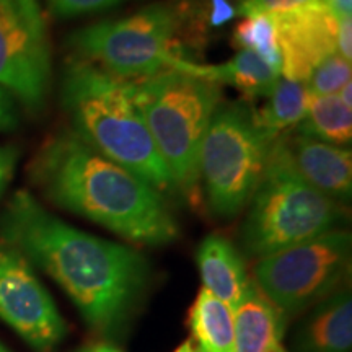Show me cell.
Masks as SVG:
<instances>
[{"label":"cell","mask_w":352,"mask_h":352,"mask_svg":"<svg viewBox=\"0 0 352 352\" xmlns=\"http://www.w3.org/2000/svg\"><path fill=\"white\" fill-rule=\"evenodd\" d=\"M0 241L50 274L103 336L124 329L151 283L142 253L69 226L26 191L0 214Z\"/></svg>","instance_id":"1"},{"label":"cell","mask_w":352,"mask_h":352,"mask_svg":"<svg viewBox=\"0 0 352 352\" xmlns=\"http://www.w3.org/2000/svg\"><path fill=\"white\" fill-rule=\"evenodd\" d=\"M32 179L57 208L132 243L164 246L178 239V223L165 195L94 151L72 131L44 142L32 164Z\"/></svg>","instance_id":"2"},{"label":"cell","mask_w":352,"mask_h":352,"mask_svg":"<svg viewBox=\"0 0 352 352\" xmlns=\"http://www.w3.org/2000/svg\"><path fill=\"white\" fill-rule=\"evenodd\" d=\"M60 100L78 139L162 195H173L171 176L134 100L132 80L77 57L64 69Z\"/></svg>","instance_id":"3"},{"label":"cell","mask_w":352,"mask_h":352,"mask_svg":"<svg viewBox=\"0 0 352 352\" xmlns=\"http://www.w3.org/2000/svg\"><path fill=\"white\" fill-rule=\"evenodd\" d=\"M132 91L175 192L192 201L199 189L201 147L222 103V85L168 67L132 80Z\"/></svg>","instance_id":"4"},{"label":"cell","mask_w":352,"mask_h":352,"mask_svg":"<svg viewBox=\"0 0 352 352\" xmlns=\"http://www.w3.org/2000/svg\"><path fill=\"white\" fill-rule=\"evenodd\" d=\"M240 245L250 258H266L341 228L346 210L290 168L279 144L271 145L266 171L248 202Z\"/></svg>","instance_id":"5"},{"label":"cell","mask_w":352,"mask_h":352,"mask_svg":"<svg viewBox=\"0 0 352 352\" xmlns=\"http://www.w3.org/2000/svg\"><path fill=\"white\" fill-rule=\"evenodd\" d=\"M274 139L259 127L254 109L240 101L219 104L199 153V182L214 217L230 220L246 209Z\"/></svg>","instance_id":"6"},{"label":"cell","mask_w":352,"mask_h":352,"mask_svg":"<svg viewBox=\"0 0 352 352\" xmlns=\"http://www.w3.org/2000/svg\"><path fill=\"white\" fill-rule=\"evenodd\" d=\"M183 21L176 3L157 2L122 19L83 26L69 44L78 59L122 80H140L182 59L175 47Z\"/></svg>","instance_id":"7"},{"label":"cell","mask_w":352,"mask_h":352,"mask_svg":"<svg viewBox=\"0 0 352 352\" xmlns=\"http://www.w3.org/2000/svg\"><path fill=\"white\" fill-rule=\"evenodd\" d=\"M351 253V233L338 228L258 259L253 283L284 318L303 314L344 287Z\"/></svg>","instance_id":"8"},{"label":"cell","mask_w":352,"mask_h":352,"mask_svg":"<svg viewBox=\"0 0 352 352\" xmlns=\"http://www.w3.org/2000/svg\"><path fill=\"white\" fill-rule=\"evenodd\" d=\"M52 83L46 21L38 0H0V87L41 111Z\"/></svg>","instance_id":"9"},{"label":"cell","mask_w":352,"mask_h":352,"mask_svg":"<svg viewBox=\"0 0 352 352\" xmlns=\"http://www.w3.org/2000/svg\"><path fill=\"white\" fill-rule=\"evenodd\" d=\"M0 320L36 352H52L65 336V323L32 264L0 241Z\"/></svg>","instance_id":"10"},{"label":"cell","mask_w":352,"mask_h":352,"mask_svg":"<svg viewBox=\"0 0 352 352\" xmlns=\"http://www.w3.org/2000/svg\"><path fill=\"white\" fill-rule=\"evenodd\" d=\"M280 51V77L307 83L311 72L336 54L340 19L323 2L272 16Z\"/></svg>","instance_id":"11"},{"label":"cell","mask_w":352,"mask_h":352,"mask_svg":"<svg viewBox=\"0 0 352 352\" xmlns=\"http://www.w3.org/2000/svg\"><path fill=\"white\" fill-rule=\"evenodd\" d=\"M285 160L303 182L344 204L352 195L351 148L329 145L289 131L276 138Z\"/></svg>","instance_id":"12"},{"label":"cell","mask_w":352,"mask_h":352,"mask_svg":"<svg viewBox=\"0 0 352 352\" xmlns=\"http://www.w3.org/2000/svg\"><path fill=\"white\" fill-rule=\"evenodd\" d=\"M290 352H351L352 297L346 287L308 308L290 334Z\"/></svg>","instance_id":"13"},{"label":"cell","mask_w":352,"mask_h":352,"mask_svg":"<svg viewBox=\"0 0 352 352\" xmlns=\"http://www.w3.org/2000/svg\"><path fill=\"white\" fill-rule=\"evenodd\" d=\"M196 261L204 289L235 310L252 285L236 246L226 236L209 235L201 241Z\"/></svg>","instance_id":"14"},{"label":"cell","mask_w":352,"mask_h":352,"mask_svg":"<svg viewBox=\"0 0 352 352\" xmlns=\"http://www.w3.org/2000/svg\"><path fill=\"white\" fill-rule=\"evenodd\" d=\"M170 67L195 74V76L230 85L240 90L246 98H267L280 78V72L252 51H240L223 64H197L186 59H175Z\"/></svg>","instance_id":"15"},{"label":"cell","mask_w":352,"mask_h":352,"mask_svg":"<svg viewBox=\"0 0 352 352\" xmlns=\"http://www.w3.org/2000/svg\"><path fill=\"white\" fill-rule=\"evenodd\" d=\"M233 314V352H274L280 346L285 318L259 292L253 280Z\"/></svg>","instance_id":"16"},{"label":"cell","mask_w":352,"mask_h":352,"mask_svg":"<svg viewBox=\"0 0 352 352\" xmlns=\"http://www.w3.org/2000/svg\"><path fill=\"white\" fill-rule=\"evenodd\" d=\"M189 327L202 352H233V308L202 287L189 310Z\"/></svg>","instance_id":"17"},{"label":"cell","mask_w":352,"mask_h":352,"mask_svg":"<svg viewBox=\"0 0 352 352\" xmlns=\"http://www.w3.org/2000/svg\"><path fill=\"white\" fill-rule=\"evenodd\" d=\"M292 132L329 145L346 147L352 140L351 107H347L340 95L310 94L305 116Z\"/></svg>","instance_id":"18"},{"label":"cell","mask_w":352,"mask_h":352,"mask_svg":"<svg viewBox=\"0 0 352 352\" xmlns=\"http://www.w3.org/2000/svg\"><path fill=\"white\" fill-rule=\"evenodd\" d=\"M308 88L305 83L280 77L267 96L261 109H254V116L264 132L279 138L292 131L303 120L308 104Z\"/></svg>","instance_id":"19"},{"label":"cell","mask_w":352,"mask_h":352,"mask_svg":"<svg viewBox=\"0 0 352 352\" xmlns=\"http://www.w3.org/2000/svg\"><path fill=\"white\" fill-rule=\"evenodd\" d=\"M233 44L240 51H252L264 63L280 72V51L277 44L276 23L270 15L246 16L233 32Z\"/></svg>","instance_id":"20"},{"label":"cell","mask_w":352,"mask_h":352,"mask_svg":"<svg viewBox=\"0 0 352 352\" xmlns=\"http://www.w3.org/2000/svg\"><path fill=\"white\" fill-rule=\"evenodd\" d=\"M347 83H351V60L336 54L324 59L307 80L308 94L311 95H340Z\"/></svg>","instance_id":"21"},{"label":"cell","mask_w":352,"mask_h":352,"mask_svg":"<svg viewBox=\"0 0 352 352\" xmlns=\"http://www.w3.org/2000/svg\"><path fill=\"white\" fill-rule=\"evenodd\" d=\"M316 2H320V0H241L240 7L236 8V15L277 16Z\"/></svg>","instance_id":"22"},{"label":"cell","mask_w":352,"mask_h":352,"mask_svg":"<svg viewBox=\"0 0 352 352\" xmlns=\"http://www.w3.org/2000/svg\"><path fill=\"white\" fill-rule=\"evenodd\" d=\"M51 13L57 19H72L120 6L127 0H46Z\"/></svg>","instance_id":"23"},{"label":"cell","mask_w":352,"mask_h":352,"mask_svg":"<svg viewBox=\"0 0 352 352\" xmlns=\"http://www.w3.org/2000/svg\"><path fill=\"white\" fill-rule=\"evenodd\" d=\"M20 151L15 145H0V197L10 184L19 164Z\"/></svg>","instance_id":"24"},{"label":"cell","mask_w":352,"mask_h":352,"mask_svg":"<svg viewBox=\"0 0 352 352\" xmlns=\"http://www.w3.org/2000/svg\"><path fill=\"white\" fill-rule=\"evenodd\" d=\"M19 122V108H16L15 98L6 88L0 87V132L16 129Z\"/></svg>","instance_id":"25"},{"label":"cell","mask_w":352,"mask_h":352,"mask_svg":"<svg viewBox=\"0 0 352 352\" xmlns=\"http://www.w3.org/2000/svg\"><path fill=\"white\" fill-rule=\"evenodd\" d=\"M233 16H236V8L232 7V3L228 0H210L209 21L214 26L227 23Z\"/></svg>","instance_id":"26"},{"label":"cell","mask_w":352,"mask_h":352,"mask_svg":"<svg viewBox=\"0 0 352 352\" xmlns=\"http://www.w3.org/2000/svg\"><path fill=\"white\" fill-rule=\"evenodd\" d=\"M336 52L346 60L352 59V21L351 19L340 20L336 39Z\"/></svg>","instance_id":"27"},{"label":"cell","mask_w":352,"mask_h":352,"mask_svg":"<svg viewBox=\"0 0 352 352\" xmlns=\"http://www.w3.org/2000/svg\"><path fill=\"white\" fill-rule=\"evenodd\" d=\"M331 10L340 20L351 19L352 0H320Z\"/></svg>","instance_id":"28"},{"label":"cell","mask_w":352,"mask_h":352,"mask_svg":"<svg viewBox=\"0 0 352 352\" xmlns=\"http://www.w3.org/2000/svg\"><path fill=\"white\" fill-rule=\"evenodd\" d=\"M77 352H122L111 342H94V344L83 346Z\"/></svg>","instance_id":"29"},{"label":"cell","mask_w":352,"mask_h":352,"mask_svg":"<svg viewBox=\"0 0 352 352\" xmlns=\"http://www.w3.org/2000/svg\"><path fill=\"white\" fill-rule=\"evenodd\" d=\"M175 352H202V351L192 341H186V342H183V344L179 346Z\"/></svg>","instance_id":"30"},{"label":"cell","mask_w":352,"mask_h":352,"mask_svg":"<svg viewBox=\"0 0 352 352\" xmlns=\"http://www.w3.org/2000/svg\"><path fill=\"white\" fill-rule=\"evenodd\" d=\"M274 352H289V351H287V349H285V347H284L283 344H280L279 347H277V349H276Z\"/></svg>","instance_id":"31"},{"label":"cell","mask_w":352,"mask_h":352,"mask_svg":"<svg viewBox=\"0 0 352 352\" xmlns=\"http://www.w3.org/2000/svg\"><path fill=\"white\" fill-rule=\"evenodd\" d=\"M0 352H10V351H8V349H7V347H6V346H3V344H2V342H0Z\"/></svg>","instance_id":"32"}]
</instances>
